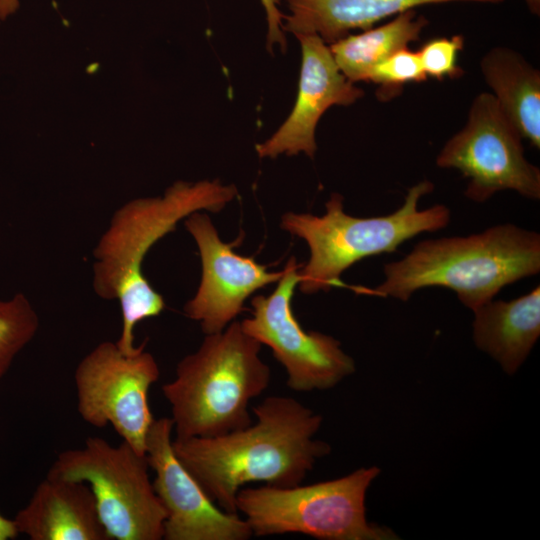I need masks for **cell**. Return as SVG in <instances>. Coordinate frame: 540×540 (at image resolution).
I'll use <instances>...</instances> for the list:
<instances>
[{
  "instance_id": "1",
  "label": "cell",
  "mask_w": 540,
  "mask_h": 540,
  "mask_svg": "<svg viewBox=\"0 0 540 540\" xmlns=\"http://www.w3.org/2000/svg\"><path fill=\"white\" fill-rule=\"evenodd\" d=\"M256 422L215 437H175L173 450L207 496L237 513L236 495L247 483L274 487L302 483L331 446L315 438L322 416L295 398L270 396L252 409Z\"/></svg>"
},
{
  "instance_id": "2",
  "label": "cell",
  "mask_w": 540,
  "mask_h": 540,
  "mask_svg": "<svg viewBox=\"0 0 540 540\" xmlns=\"http://www.w3.org/2000/svg\"><path fill=\"white\" fill-rule=\"evenodd\" d=\"M237 193L234 185L219 180L178 181L162 196L131 200L113 214L93 250L92 287L100 298L119 301L122 326L115 342L124 353L137 348V323L165 308L163 297L142 272L148 251L191 213L219 212Z\"/></svg>"
},
{
  "instance_id": "3",
  "label": "cell",
  "mask_w": 540,
  "mask_h": 540,
  "mask_svg": "<svg viewBox=\"0 0 540 540\" xmlns=\"http://www.w3.org/2000/svg\"><path fill=\"white\" fill-rule=\"evenodd\" d=\"M539 271V233L505 223L469 236L420 241L384 265L385 280L373 292L407 301L422 288L443 287L474 311L503 287Z\"/></svg>"
},
{
  "instance_id": "4",
  "label": "cell",
  "mask_w": 540,
  "mask_h": 540,
  "mask_svg": "<svg viewBox=\"0 0 540 540\" xmlns=\"http://www.w3.org/2000/svg\"><path fill=\"white\" fill-rule=\"evenodd\" d=\"M261 343L238 321L206 334L200 347L182 358L175 378L162 386L175 437H215L252 423L250 401L271 380L259 356Z\"/></svg>"
},
{
  "instance_id": "5",
  "label": "cell",
  "mask_w": 540,
  "mask_h": 540,
  "mask_svg": "<svg viewBox=\"0 0 540 540\" xmlns=\"http://www.w3.org/2000/svg\"><path fill=\"white\" fill-rule=\"evenodd\" d=\"M433 182L422 180L410 187L404 203L393 213L360 218L347 214L343 197L332 193L321 216L285 213L280 226L306 241L310 256L299 268V289L304 294L329 291L341 285L340 276L354 263L370 256L396 251L405 241L424 232L445 228L450 209L436 204L419 209L420 199L431 193Z\"/></svg>"
},
{
  "instance_id": "6",
  "label": "cell",
  "mask_w": 540,
  "mask_h": 540,
  "mask_svg": "<svg viewBox=\"0 0 540 540\" xmlns=\"http://www.w3.org/2000/svg\"><path fill=\"white\" fill-rule=\"evenodd\" d=\"M379 474L378 467L370 466L311 485L243 487L236 510L257 537L301 533L324 540L398 539L366 518V493Z\"/></svg>"
},
{
  "instance_id": "7",
  "label": "cell",
  "mask_w": 540,
  "mask_h": 540,
  "mask_svg": "<svg viewBox=\"0 0 540 540\" xmlns=\"http://www.w3.org/2000/svg\"><path fill=\"white\" fill-rule=\"evenodd\" d=\"M146 455L123 441L89 437L62 451L48 473L89 484L110 540L163 539L166 511L153 488Z\"/></svg>"
},
{
  "instance_id": "8",
  "label": "cell",
  "mask_w": 540,
  "mask_h": 540,
  "mask_svg": "<svg viewBox=\"0 0 540 540\" xmlns=\"http://www.w3.org/2000/svg\"><path fill=\"white\" fill-rule=\"evenodd\" d=\"M522 136L490 92L472 101L464 127L440 150L436 164L468 180L465 196L478 203L504 190L539 200L540 170L524 156Z\"/></svg>"
},
{
  "instance_id": "9",
  "label": "cell",
  "mask_w": 540,
  "mask_h": 540,
  "mask_svg": "<svg viewBox=\"0 0 540 540\" xmlns=\"http://www.w3.org/2000/svg\"><path fill=\"white\" fill-rule=\"evenodd\" d=\"M159 376L157 361L145 350V343L127 354L116 342H101L75 369L77 410L94 427L111 425L123 441L145 455L155 419L148 394Z\"/></svg>"
},
{
  "instance_id": "10",
  "label": "cell",
  "mask_w": 540,
  "mask_h": 540,
  "mask_svg": "<svg viewBox=\"0 0 540 540\" xmlns=\"http://www.w3.org/2000/svg\"><path fill=\"white\" fill-rule=\"evenodd\" d=\"M300 267L291 257L275 290L269 296H255L251 317L240 323L245 333L271 348L286 371L290 389L326 390L353 374L355 363L334 337L305 331L296 319L291 300L300 281Z\"/></svg>"
},
{
  "instance_id": "11",
  "label": "cell",
  "mask_w": 540,
  "mask_h": 540,
  "mask_svg": "<svg viewBox=\"0 0 540 540\" xmlns=\"http://www.w3.org/2000/svg\"><path fill=\"white\" fill-rule=\"evenodd\" d=\"M170 417L154 419L146 438L153 488L165 511V540H248L253 534L238 513L226 512L204 492L177 458Z\"/></svg>"
},
{
  "instance_id": "12",
  "label": "cell",
  "mask_w": 540,
  "mask_h": 540,
  "mask_svg": "<svg viewBox=\"0 0 540 540\" xmlns=\"http://www.w3.org/2000/svg\"><path fill=\"white\" fill-rule=\"evenodd\" d=\"M202 263L201 282L195 296L184 305L185 315L200 322L206 334L224 330L243 310L245 300L266 285L278 282L284 270L270 272L253 257L233 251L234 243L221 241L208 215L201 211L184 219Z\"/></svg>"
},
{
  "instance_id": "13",
  "label": "cell",
  "mask_w": 540,
  "mask_h": 540,
  "mask_svg": "<svg viewBox=\"0 0 540 540\" xmlns=\"http://www.w3.org/2000/svg\"><path fill=\"white\" fill-rule=\"evenodd\" d=\"M301 46V69L294 107L279 129L256 145L260 158L300 152L313 158L317 149L316 126L334 105L348 106L363 97L364 91L338 68L329 45L318 35H296Z\"/></svg>"
},
{
  "instance_id": "14",
  "label": "cell",
  "mask_w": 540,
  "mask_h": 540,
  "mask_svg": "<svg viewBox=\"0 0 540 540\" xmlns=\"http://www.w3.org/2000/svg\"><path fill=\"white\" fill-rule=\"evenodd\" d=\"M13 521L31 540H110L89 484L51 473Z\"/></svg>"
},
{
  "instance_id": "15",
  "label": "cell",
  "mask_w": 540,
  "mask_h": 540,
  "mask_svg": "<svg viewBox=\"0 0 540 540\" xmlns=\"http://www.w3.org/2000/svg\"><path fill=\"white\" fill-rule=\"evenodd\" d=\"M504 0H287L289 14L283 31L315 34L326 44L365 30L378 22L424 5L449 2L499 4Z\"/></svg>"
},
{
  "instance_id": "16",
  "label": "cell",
  "mask_w": 540,
  "mask_h": 540,
  "mask_svg": "<svg viewBox=\"0 0 540 540\" xmlns=\"http://www.w3.org/2000/svg\"><path fill=\"white\" fill-rule=\"evenodd\" d=\"M473 313L477 348L508 375L515 374L540 336V287L509 301L491 300Z\"/></svg>"
},
{
  "instance_id": "17",
  "label": "cell",
  "mask_w": 540,
  "mask_h": 540,
  "mask_svg": "<svg viewBox=\"0 0 540 540\" xmlns=\"http://www.w3.org/2000/svg\"><path fill=\"white\" fill-rule=\"evenodd\" d=\"M480 69L499 107L523 139L540 148V72L520 53L494 47Z\"/></svg>"
},
{
  "instance_id": "18",
  "label": "cell",
  "mask_w": 540,
  "mask_h": 540,
  "mask_svg": "<svg viewBox=\"0 0 540 540\" xmlns=\"http://www.w3.org/2000/svg\"><path fill=\"white\" fill-rule=\"evenodd\" d=\"M428 20L416 10L398 14L389 21L329 45L340 71L351 82L368 81L372 70L394 52L419 40Z\"/></svg>"
},
{
  "instance_id": "19",
  "label": "cell",
  "mask_w": 540,
  "mask_h": 540,
  "mask_svg": "<svg viewBox=\"0 0 540 540\" xmlns=\"http://www.w3.org/2000/svg\"><path fill=\"white\" fill-rule=\"evenodd\" d=\"M38 328V314L23 293L0 300V378L35 337Z\"/></svg>"
},
{
  "instance_id": "20",
  "label": "cell",
  "mask_w": 540,
  "mask_h": 540,
  "mask_svg": "<svg viewBox=\"0 0 540 540\" xmlns=\"http://www.w3.org/2000/svg\"><path fill=\"white\" fill-rule=\"evenodd\" d=\"M426 79L418 52L406 47L379 63L372 70L368 81L378 85V99L388 101L398 96L405 84Z\"/></svg>"
},
{
  "instance_id": "21",
  "label": "cell",
  "mask_w": 540,
  "mask_h": 540,
  "mask_svg": "<svg viewBox=\"0 0 540 540\" xmlns=\"http://www.w3.org/2000/svg\"><path fill=\"white\" fill-rule=\"evenodd\" d=\"M463 47L462 35L439 37L426 42L417 51L426 76L438 80L460 77L464 72L458 65V54Z\"/></svg>"
},
{
  "instance_id": "22",
  "label": "cell",
  "mask_w": 540,
  "mask_h": 540,
  "mask_svg": "<svg viewBox=\"0 0 540 540\" xmlns=\"http://www.w3.org/2000/svg\"><path fill=\"white\" fill-rule=\"evenodd\" d=\"M266 13L268 32L267 46L268 50H272L273 45L279 44L284 50L285 36L283 33V14L278 9L279 0H260Z\"/></svg>"
},
{
  "instance_id": "23",
  "label": "cell",
  "mask_w": 540,
  "mask_h": 540,
  "mask_svg": "<svg viewBox=\"0 0 540 540\" xmlns=\"http://www.w3.org/2000/svg\"><path fill=\"white\" fill-rule=\"evenodd\" d=\"M18 535L13 519H8L0 513V540L15 539Z\"/></svg>"
},
{
  "instance_id": "24",
  "label": "cell",
  "mask_w": 540,
  "mask_h": 540,
  "mask_svg": "<svg viewBox=\"0 0 540 540\" xmlns=\"http://www.w3.org/2000/svg\"><path fill=\"white\" fill-rule=\"evenodd\" d=\"M19 7V0H0V19L4 20Z\"/></svg>"
},
{
  "instance_id": "25",
  "label": "cell",
  "mask_w": 540,
  "mask_h": 540,
  "mask_svg": "<svg viewBox=\"0 0 540 540\" xmlns=\"http://www.w3.org/2000/svg\"><path fill=\"white\" fill-rule=\"evenodd\" d=\"M529 11L534 15L540 14V0H524Z\"/></svg>"
}]
</instances>
